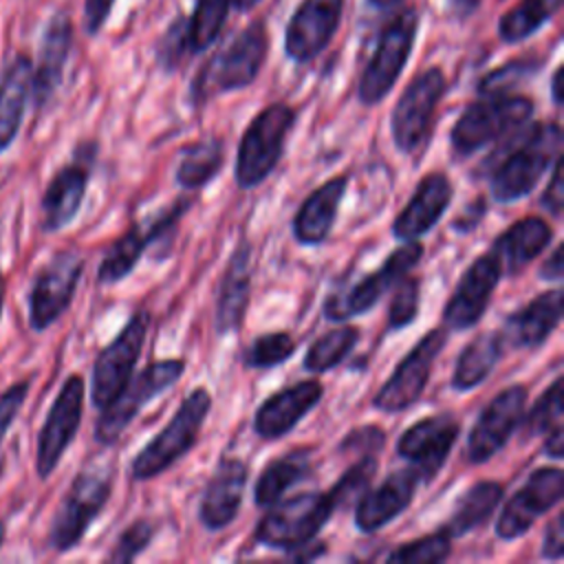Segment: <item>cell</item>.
Returning <instances> with one entry per match:
<instances>
[{"label":"cell","instance_id":"obj_2","mask_svg":"<svg viewBox=\"0 0 564 564\" xmlns=\"http://www.w3.org/2000/svg\"><path fill=\"white\" fill-rule=\"evenodd\" d=\"M531 115L533 99L524 95H482L480 101L469 104L456 119L449 132L452 154L456 159H467L476 150L524 126Z\"/></svg>","mask_w":564,"mask_h":564},{"label":"cell","instance_id":"obj_39","mask_svg":"<svg viewBox=\"0 0 564 564\" xmlns=\"http://www.w3.org/2000/svg\"><path fill=\"white\" fill-rule=\"evenodd\" d=\"M229 0H196L194 11L187 20V51H207L223 31L229 13Z\"/></svg>","mask_w":564,"mask_h":564},{"label":"cell","instance_id":"obj_28","mask_svg":"<svg viewBox=\"0 0 564 564\" xmlns=\"http://www.w3.org/2000/svg\"><path fill=\"white\" fill-rule=\"evenodd\" d=\"M562 289H553L538 295L518 313L509 315L505 322V333H500L505 344L529 350L542 346L562 319Z\"/></svg>","mask_w":564,"mask_h":564},{"label":"cell","instance_id":"obj_1","mask_svg":"<svg viewBox=\"0 0 564 564\" xmlns=\"http://www.w3.org/2000/svg\"><path fill=\"white\" fill-rule=\"evenodd\" d=\"M560 150L562 128L557 123H524L509 132L507 141L485 161L494 200L513 203L531 194Z\"/></svg>","mask_w":564,"mask_h":564},{"label":"cell","instance_id":"obj_47","mask_svg":"<svg viewBox=\"0 0 564 564\" xmlns=\"http://www.w3.org/2000/svg\"><path fill=\"white\" fill-rule=\"evenodd\" d=\"M185 51H187V20L178 18L170 24V29L163 33L159 42V48H156L159 66L167 73L174 70L181 64Z\"/></svg>","mask_w":564,"mask_h":564},{"label":"cell","instance_id":"obj_31","mask_svg":"<svg viewBox=\"0 0 564 564\" xmlns=\"http://www.w3.org/2000/svg\"><path fill=\"white\" fill-rule=\"evenodd\" d=\"M33 62L31 57L18 53L2 73L0 79V154L11 148L15 141L26 101L31 95Z\"/></svg>","mask_w":564,"mask_h":564},{"label":"cell","instance_id":"obj_17","mask_svg":"<svg viewBox=\"0 0 564 564\" xmlns=\"http://www.w3.org/2000/svg\"><path fill=\"white\" fill-rule=\"evenodd\" d=\"M527 408V388L522 383L500 390L480 412L476 425L467 436V460L474 465L487 463L498 454L516 427L522 423Z\"/></svg>","mask_w":564,"mask_h":564},{"label":"cell","instance_id":"obj_15","mask_svg":"<svg viewBox=\"0 0 564 564\" xmlns=\"http://www.w3.org/2000/svg\"><path fill=\"white\" fill-rule=\"evenodd\" d=\"M84 392H86L84 377L70 375L66 377L53 405L48 408V414L37 436V454H35V469L42 480L55 471L64 452L68 449V445L73 443L79 430L82 414H84Z\"/></svg>","mask_w":564,"mask_h":564},{"label":"cell","instance_id":"obj_5","mask_svg":"<svg viewBox=\"0 0 564 564\" xmlns=\"http://www.w3.org/2000/svg\"><path fill=\"white\" fill-rule=\"evenodd\" d=\"M333 511L335 507L328 494L306 491L286 500L280 498L256 524L253 540L267 549H295L315 540Z\"/></svg>","mask_w":564,"mask_h":564},{"label":"cell","instance_id":"obj_58","mask_svg":"<svg viewBox=\"0 0 564 564\" xmlns=\"http://www.w3.org/2000/svg\"><path fill=\"white\" fill-rule=\"evenodd\" d=\"M449 7L458 18H467L480 7V0H449Z\"/></svg>","mask_w":564,"mask_h":564},{"label":"cell","instance_id":"obj_21","mask_svg":"<svg viewBox=\"0 0 564 564\" xmlns=\"http://www.w3.org/2000/svg\"><path fill=\"white\" fill-rule=\"evenodd\" d=\"M344 11V0H302L284 33V51L297 62L315 59L333 40Z\"/></svg>","mask_w":564,"mask_h":564},{"label":"cell","instance_id":"obj_60","mask_svg":"<svg viewBox=\"0 0 564 564\" xmlns=\"http://www.w3.org/2000/svg\"><path fill=\"white\" fill-rule=\"evenodd\" d=\"M403 0H368V4L372 7V9H377V11H388V9H392V7H397V4H401Z\"/></svg>","mask_w":564,"mask_h":564},{"label":"cell","instance_id":"obj_54","mask_svg":"<svg viewBox=\"0 0 564 564\" xmlns=\"http://www.w3.org/2000/svg\"><path fill=\"white\" fill-rule=\"evenodd\" d=\"M485 209H487V205H485V200L482 198H478V200H474L469 207H465V212L452 223V227L456 229V231H460V234H467V231H471V229H476V225L482 220V216H485Z\"/></svg>","mask_w":564,"mask_h":564},{"label":"cell","instance_id":"obj_44","mask_svg":"<svg viewBox=\"0 0 564 564\" xmlns=\"http://www.w3.org/2000/svg\"><path fill=\"white\" fill-rule=\"evenodd\" d=\"M192 207V198L183 196L174 200L170 207L161 209L156 220L143 231L148 249H154V258H165L172 251L174 238L178 234V223L185 216V212Z\"/></svg>","mask_w":564,"mask_h":564},{"label":"cell","instance_id":"obj_25","mask_svg":"<svg viewBox=\"0 0 564 564\" xmlns=\"http://www.w3.org/2000/svg\"><path fill=\"white\" fill-rule=\"evenodd\" d=\"M73 46V22L66 11H57L42 35L37 64L33 66L31 95L35 108H44L62 84L64 66Z\"/></svg>","mask_w":564,"mask_h":564},{"label":"cell","instance_id":"obj_14","mask_svg":"<svg viewBox=\"0 0 564 564\" xmlns=\"http://www.w3.org/2000/svg\"><path fill=\"white\" fill-rule=\"evenodd\" d=\"M447 344L445 328H432L399 361L392 377L377 390L372 405L381 412H403L412 408L425 392L432 366Z\"/></svg>","mask_w":564,"mask_h":564},{"label":"cell","instance_id":"obj_38","mask_svg":"<svg viewBox=\"0 0 564 564\" xmlns=\"http://www.w3.org/2000/svg\"><path fill=\"white\" fill-rule=\"evenodd\" d=\"M359 341V328L355 326H339V328H333L328 333H324L322 337H317L306 355H304V370L308 372H328L330 368L339 366L348 355L350 350L355 348V344Z\"/></svg>","mask_w":564,"mask_h":564},{"label":"cell","instance_id":"obj_49","mask_svg":"<svg viewBox=\"0 0 564 564\" xmlns=\"http://www.w3.org/2000/svg\"><path fill=\"white\" fill-rule=\"evenodd\" d=\"M386 445V432L377 425H361L350 430L341 443L339 452L341 454H377Z\"/></svg>","mask_w":564,"mask_h":564},{"label":"cell","instance_id":"obj_32","mask_svg":"<svg viewBox=\"0 0 564 564\" xmlns=\"http://www.w3.org/2000/svg\"><path fill=\"white\" fill-rule=\"evenodd\" d=\"M311 458H313L311 447H297L273 458L256 480V487H253L256 505L264 509L278 502L280 498H284V494L291 487H295L311 474Z\"/></svg>","mask_w":564,"mask_h":564},{"label":"cell","instance_id":"obj_33","mask_svg":"<svg viewBox=\"0 0 564 564\" xmlns=\"http://www.w3.org/2000/svg\"><path fill=\"white\" fill-rule=\"evenodd\" d=\"M505 487L496 480L474 482L454 505L447 522L441 527L449 538H460L482 524L500 505Z\"/></svg>","mask_w":564,"mask_h":564},{"label":"cell","instance_id":"obj_50","mask_svg":"<svg viewBox=\"0 0 564 564\" xmlns=\"http://www.w3.org/2000/svg\"><path fill=\"white\" fill-rule=\"evenodd\" d=\"M26 394H29V381H18L0 394V443L4 441V434L13 425L15 416L20 414V408Z\"/></svg>","mask_w":564,"mask_h":564},{"label":"cell","instance_id":"obj_48","mask_svg":"<svg viewBox=\"0 0 564 564\" xmlns=\"http://www.w3.org/2000/svg\"><path fill=\"white\" fill-rule=\"evenodd\" d=\"M529 73H531V64H529V62H511V64H505V66L496 68L494 73H489L487 77H482L478 90H480V95H502V93H507L511 86H516L518 82H522Z\"/></svg>","mask_w":564,"mask_h":564},{"label":"cell","instance_id":"obj_22","mask_svg":"<svg viewBox=\"0 0 564 564\" xmlns=\"http://www.w3.org/2000/svg\"><path fill=\"white\" fill-rule=\"evenodd\" d=\"M322 394L324 388L317 379H304L273 392L256 410L253 432L262 441L282 438L322 401Z\"/></svg>","mask_w":564,"mask_h":564},{"label":"cell","instance_id":"obj_45","mask_svg":"<svg viewBox=\"0 0 564 564\" xmlns=\"http://www.w3.org/2000/svg\"><path fill=\"white\" fill-rule=\"evenodd\" d=\"M392 300L388 306V330H401L410 326L419 315V297H421V282L419 278L403 275L392 286Z\"/></svg>","mask_w":564,"mask_h":564},{"label":"cell","instance_id":"obj_35","mask_svg":"<svg viewBox=\"0 0 564 564\" xmlns=\"http://www.w3.org/2000/svg\"><path fill=\"white\" fill-rule=\"evenodd\" d=\"M225 148L220 139H205L183 150L176 167V183L181 189L192 192L207 185L223 167Z\"/></svg>","mask_w":564,"mask_h":564},{"label":"cell","instance_id":"obj_51","mask_svg":"<svg viewBox=\"0 0 564 564\" xmlns=\"http://www.w3.org/2000/svg\"><path fill=\"white\" fill-rule=\"evenodd\" d=\"M551 178L544 187V194L540 198L542 207H546L549 214L560 216L562 214V200H564V187H562V156H557L551 165Z\"/></svg>","mask_w":564,"mask_h":564},{"label":"cell","instance_id":"obj_7","mask_svg":"<svg viewBox=\"0 0 564 564\" xmlns=\"http://www.w3.org/2000/svg\"><path fill=\"white\" fill-rule=\"evenodd\" d=\"M112 491V476L106 469H84L64 494L48 531V546L57 553L75 549L90 524L106 507Z\"/></svg>","mask_w":564,"mask_h":564},{"label":"cell","instance_id":"obj_40","mask_svg":"<svg viewBox=\"0 0 564 564\" xmlns=\"http://www.w3.org/2000/svg\"><path fill=\"white\" fill-rule=\"evenodd\" d=\"M295 352V339L286 330L258 335L242 352V366L249 370H271Z\"/></svg>","mask_w":564,"mask_h":564},{"label":"cell","instance_id":"obj_30","mask_svg":"<svg viewBox=\"0 0 564 564\" xmlns=\"http://www.w3.org/2000/svg\"><path fill=\"white\" fill-rule=\"evenodd\" d=\"M553 229L540 216H527L516 220L507 231H502L491 251L496 253L502 273H520L531 260H535L551 242Z\"/></svg>","mask_w":564,"mask_h":564},{"label":"cell","instance_id":"obj_59","mask_svg":"<svg viewBox=\"0 0 564 564\" xmlns=\"http://www.w3.org/2000/svg\"><path fill=\"white\" fill-rule=\"evenodd\" d=\"M562 73H564V68L557 66L551 75V97L557 106H562Z\"/></svg>","mask_w":564,"mask_h":564},{"label":"cell","instance_id":"obj_52","mask_svg":"<svg viewBox=\"0 0 564 564\" xmlns=\"http://www.w3.org/2000/svg\"><path fill=\"white\" fill-rule=\"evenodd\" d=\"M542 555L546 560H562V555H564L562 513H555L553 520L546 524V531H544V538H542Z\"/></svg>","mask_w":564,"mask_h":564},{"label":"cell","instance_id":"obj_42","mask_svg":"<svg viewBox=\"0 0 564 564\" xmlns=\"http://www.w3.org/2000/svg\"><path fill=\"white\" fill-rule=\"evenodd\" d=\"M452 551V538L438 529L430 535H423L419 540L405 542L388 553V562L394 564H438L449 557Z\"/></svg>","mask_w":564,"mask_h":564},{"label":"cell","instance_id":"obj_36","mask_svg":"<svg viewBox=\"0 0 564 564\" xmlns=\"http://www.w3.org/2000/svg\"><path fill=\"white\" fill-rule=\"evenodd\" d=\"M562 7V0H520L498 22V35L507 44H518L533 35Z\"/></svg>","mask_w":564,"mask_h":564},{"label":"cell","instance_id":"obj_63","mask_svg":"<svg viewBox=\"0 0 564 564\" xmlns=\"http://www.w3.org/2000/svg\"><path fill=\"white\" fill-rule=\"evenodd\" d=\"M4 535H7V529H4V522L0 520V544L4 542Z\"/></svg>","mask_w":564,"mask_h":564},{"label":"cell","instance_id":"obj_6","mask_svg":"<svg viewBox=\"0 0 564 564\" xmlns=\"http://www.w3.org/2000/svg\"><path fill=\"white\" fill-rule=\"evenodd\" d=\"M269 48L267 29L260 20L242 29L200 73L192 93L198 101L216 93H231L247 88L258 77Z\"/></svg>","mask_w":564,"mask_h":564},{"label":"cell","instance_id":"obj_12","mask_svg":"<svg viewBox=\"0 0 564 564\" xmlns=\"http://www.w3.org/2000/svg\"><path fill=\"white\" fill-rule=\"evenodd\" d=\"M84 271L77 249L57 251L35 275L29 291V326L35 333L53 326L70 306Z\"/></svg>","mask_w":564,"mask_h":564},{"label":"cell","instance_id":"obj_9","mask_svg":"<svg viewBox=\"0 0 564 564\" xmlns=\"http://www.w3.org/2000/svg\"><path fill=\"white\" fill-rule=\"evenodd\" d=\"M416 26L419 13L414 9L397 13L386 24L357 86V97L364 106H377L392 90L412 53Z\"/></svg>","mask_w":564,"mask_h":564},{"label":"cell","instance_id":"obj_18","mask_svg":"<svg viewBox=\"0 0 564 564\" xmlns=\"http://www.w3.org/2000/svg\"><path fill=\"white\" fill-rule=\"evenodd\" d=\"M460 423L456 416L443 412L432 414L410 425L397 441V454L410 463L421 482H430L445 465L456 438Z\"/></svg>","mask_w":564,"mask_h":564},{"label":"cell","instance_id":"obj_34","mask_svg":"<svg viewBox=\"0 0 564 564\" xmlns=\"http://www.w3.org/2000/svg\"><path fill=\"white\" fill-rule=\"evenodd\" d=\"M505 352V339L500 333H480L474 337L460 352L454 375H452V388L454 390H471L480 386L496 364L500 361Z\"/></svg>","mask_w":564,"mask_h":564},{"label":"cell","instance_id":"obj_16","mask_svg":"<svg viewBox=\"0 0 564 564\" xmlns=\"http://www.w3.org/2000/svg\"><path fill=\"white\" fill-rule=\"evenodd\" d=\"M564 496V474L560 467H540L507 500L498 520L496 535L500 540L522 538L540 516L553 509Z\"/></svg>","mask_w":564,"mask_h":564},{"label":"cell","instance_id":"obj_13","mask_svg":"<svg viewBox=\"0 0 564 564\" xmlns=\"http://www.w3.org/2000/svg\"><path fill=\"white\" fill-rule=\"evenodd\" d=\"M148 326V311H137L117 337L97 355L90 377V401L95 408H106L134 375Z\"/></svg>","mask_w":564,"mask_h":564},{"label":"cell","instance_id":"obj_23","mask_svg":"<svg viewBox=\"0 0 564 564\" xmlns=\"http://www.w3.org/2000/svg\"><path fill=\"white\" fill-rule=\"evenodd\" d=\"M247 476L249 467L240 458H223L218 463L198 505V520L207 531H220L236 520Z\"/></svg>","mask_w":564,"mask_h":564},{"label":"cell","instance_id":"obj_26","mask_svg":"<svg viewBox=\"0 0 564 564\" xmlns=\"http://www.w3.org/2000/svg\"><path fill=\"white\" fill-rule=\"evenodd\" d=\"M452 203V183L443 172L423 176L392 223V236L399 240H416L432 231Z\"/></svg>","mask_w":564,"mask_h":564},{"label":"cell","instance_id":"obj_4","mask_svg":"<svg viewBox=\"0 0 564 564\" xmlns=\"http://www.w3.org/2000/svg\"><path fill=\"white\" fill-rule=\"evenodd\" d=\"M293 121L295 110L282 101L262 108L251 119L242 132L236 156V183L240 189L260 185L275 170Z\"/></svg>","mask_w":564,"mask_h":564},{"label":"cell","instance_id":"obj_27","mask_svg":"<svg viewBox=\"0 0 564 564\" xmlns=\"http://www.w3.org/2000/svg\"><path fill=\"white\" fill-rule=\"evenodd\" d=\"M249 291H251V247L249 240L240 238L238 247L234 249L216 302V317L214 328L218 335L234 333L242 326L247 306H249Z\"/></svg>","mask_w":564,"mask_h":564},{"label":"cell","instance_id":"obj_37","mask_svg":"<svg viewBox=\"0 0 564 564\" xmlns=\"http://www.w3.org/2000/svg\"><path fill=\"white\" fill-rule=\"evenodd\" d=\"M145 234L139 225L130 227L126 234H121L101 258V264L97 269V280L101 284H117L126 275L132 273L139 258L145 253Z\"/></svg>","mask_w":564,"mask_h":564},{"label":"cell","instance_id":"obj_55","mask_svg":"<svg viewBox=\"0 0 564 564\" xmlns=\"http://www.w3.org/2000/svg\"><path fill=\"white\" fill-rule=\"evenodd\" d=\"M564 275V262H562V245L553 247L551 256L544 260V264L540 267V278H544L546 282H562Z\"/></svg>","mask_w":564,"mask_h":564},{"label":"cell","instance_id":"obj_43","mask_svg":"<svg viewBox=\"0 0 564 564\" xmlns=\"http://www.w3.org/2000/svg\"><path fill=\"white\" fill-rule=\"evenodd\" d=\"M520 425L529 436L549 434L562 425V377H555V381L538 397Z\"/></svg>","mask_w":564,"mask_h":564},{"label":"cell","instance_id":"obj_41","mask_svg":"<svg viewBox=\"0 0 564 564\" xmlns=\"http://www.w3.org/2000/svg\"><path fill=\"white\" fill-rule=\"evenodd\" d=\"M377 454H364L359 460H355L328 491L333 507L348 509L357 505V500L370 489L372 478L377 474Z\"/></svg>","mask_w":564,"mask_h":564},{"label":"cell","instance_id":"obj_57","mask_svg":"<svg viewBox=\"0 0 564 564\" xmlns=\"http://www.w3.org/2000/svg\"><path fill=\"white\" fill-rule=\"evenodd\" d=\"M544 436H546V441H544V452H546L551 458L560 460V458L564 456V434H562V425L555 427V430H551V432L544 434Z\"/></svg>","mask_w":564,"mask_h":564},{"label":"cell","instance_id":"obj_24","mask_svg":"<svg viewBox=\"0 0 564 564\" xmlns=\"http://www.w3.org/2000/svg\"><path fill=\"white\" fill-rule=\"evenodd\" d=\"M421 485L412 467L392 471L379 487L368 489L355 505V527L361 533H375L399 518L412 502Z\"/></svg>","mask_w":564,"mask_h":564},{"label":"cell","instance_id":"obj_29","mask_svg":"<svg viewBox=\"0 0 564 564\" xmlns=\"http://www.w3.org/2000/svg\"><path fill=\"white\" fill-rule=\"evenodd\" d=\"M346 176H335L304 198L293 218V236L300 245L315 247L328 238L337 218L339 203L346 194Z\"/></svg>","mask_w":564,"mask_h":564},{"label":"cell","instance_id":"obj_20","mask_svg":"<svg viewBox=\"0 0 564 564\" xmlns=\"http://www.w3.org/2000/svg\"><path fill=\"white\" fill-rule=\"evenodd\" d=\"M502 267L491 249L478 256L460 275L454 293L443 308L445 328L467 330L476 326L489 306L491 293L496 291Z\"/></svg>","mask_w":564,"mask_h":564},{"label":"cell","instance_id":"obj_53","mask_svg":"<svg viewBox=\"0 0 564 564\" xmlns=\"http://www.w3.org/2000/svg\"><path fill=\"white\" fill-rule=\"evenodd\" d=\"M115 0H84V29L88 35L99 33L106 18L110 15Z\"/></svg>","mask_w":564,"mask_h":564},{"label":"cell","instance_id":"obj_62","mask_svg":"<svg viewBox=\"0 0 564 564\" xmlns=\"http://www.w3.org/2000/svg\"><path fill=\"white\" fill-rule=\"evenodd\" d=\"M4 289H7L4 275H2V271H0V315H2V304H4Z\"/></svg>","mask_w":564,"mask_h":564},{"label":"cell","instance_id":"obj_11","mask_svg":"<svg viewBox=\"0 0 564 564\" xmlns=\"http://www.w3.org/2000/svg\"><path fill=\"white\" fill-rule=\"evenodd\" d=\"M443 95L445 75L438 66L419 73L405 86L390 115L392 141L401 152L414 154L423 145Z\"/></svg>","mask_w":564,"mask_h":564},{"label":"cell","instance_id":"obj_61","mask_svg":"<svg viewBox=\"0 0 564 564\" xmlns=\"http://www.w3.org/2000/svg\"><path fill=\"white\" fill-rule=\"evenodd\" d=\"M260 0H229V4L236 9V11H249L258 4Z\"/></svg>","mask_w":564,"mask_h":564},{"label":"cell","instance_id":"obj_3","mask_svg":"<svg viewBox=\"0 0 564 564\" xmlns=\"http://www.w3.org/2000/svg\"><path fill=\"white\" fill-rule=\"evenodd\" d=\"M212 397L205 388H196L183 399L165 427L132 458L130 474L134 480H150L167 471L198 441L200 427L209 414Z\"/></svg>","mask_w":564,"mask_h":564},{"label":"cell","instance_id":"obj_56","mask_svg":"<svg viewBox=\"0 0 564 564\" xmlns=\"http://www.w3.org/2000/svg\"><path fill=\"white\" fill-rule=\"evenodd\" d=\"M324 551H326L324 542L311 540V542H304V544H300V546H295V549H289V551H286V557H289V560H295V562H306V560H315V557L322 555Z\"/></svg>","mask_w":564,"mask_h":564},{"label":"cell","instance_id":"obj_46","mask_svg":"<svg viewBox=\"0 0 564 564\" xmlns=\"http://www.w3.org/2000/svg\"><path fill=\"white\" fill-rule=\"evenodd\" d=\"M154 533H156V527H154L152 520H148V518L134 520L132 524H128L119 533V538H117V542H115V546H112V551L108 553L106 560L115 562V564L132 562L139 553H143L150 546Z\"/></svg>","mask_w":564,"mask_h":564},{"label":"cell","instance_id":"obj_10","mask_svg":"<svg viewBox=\"0 0 564 564\" xmlns=\"http://www.w3.org/2000/svg\"><path fill=\"white\" fill-rule=\"evenodd\" d=\"M421 256H423L421 242L403 240V245L397 247L377 271L364 275L352 286L330 293L326 297L324 302L326 319L344 322L348 317H357L370 311L388 289H392L403 275H408L414 269Z\"/></svg>","mask_w":564,"mask_h":564},{"label":"cell","instance_id":"obj_19","mask_svg":"<svg viewBox=\"0 0 564 564\" xmlns=\"http://www.w3.org/2000/svg\"><path fill=\"white\" fill-rule=\"evenodd\" d=\"M95 143H82L70 163L59 167L42 194V229L53 234L75 220L90 178Z\"/></svg>","mask_w":564,"mask_h":564},{"label":"cell","instance_id":"obj_8","mask_svg":"<svg viewBox=\"0 0 564 564\" xmlns=\"http://www.w3.org/2000/svg\"><path fill=\"white\" fill-rule=\"evenodd\" d=\"M185 370L183 359H161L148 364L139 375H132L123 390L101 408L95 423V438L101 445H112L132 423V419L159 394L170 390Z\"/></svg>","mask_w":564,"mask_h":564}]
</instances>
